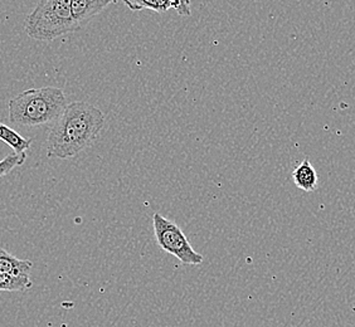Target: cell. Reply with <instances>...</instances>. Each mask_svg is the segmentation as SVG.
Segmentation results:
<instances>
[{"label":"cell","mask_w":355,"mask_h":327,"mask_svg":"<svg viewBox=\"0 0 355 327\" xmlns=\"http://www.w3.org/2000/svg\"><path fill=\"white\" fill-rule=\"evenodd\" d=\"M103 125L105 115L94 105L85 101L69 103L48 134V157L66 160L78 155L95 141Z\"/></svg>","instance_id":"6da1fadb"},{"label":"cell","mask_w":355,"mask_h":327,"mask_svg":"<svg viewBox=\"0 0 355 327\" xmlns=\"http://www.w3.org/2000/svg\"><path fill=\"white\" fill-rule=\"evenodd\" d=\"M67 105L63 89L57 87L27 89L9 101V121L18 127L55 125Z\"/></svg>","instance_id":"7a4b0ae2"},{"label":"cell","mask_w":355,"mask_h":327,"mask_svg":"<svg viewBox=\"0 0 355 327\" xmlns=\"http://www.w3.org/2000/svg\"><path fill=\"white\" fill-rule=\"evenodd\" d=\"M71 13V0H42L24 21V30L35 41H55L80 30Z\"/></svg>","instance_id":"3957f363"},{"label":"cell","mask_w":355,"mask_h":327,"mask_svg":"<svg viewBox=\"0 0 355 327\" xmlns=\"http://www.w3.org/2000/svg\"><path fill=\"white\" fill-rule=\"evenodd\" d=\"M153 227L157 243L163 251L177 257L183 265L198 266L203 263V256L191 247L184 232L175 222L155 213Z\"/></svg>","instance_id":"277c9868"},{"label":"cell","mask_w":355,"mask_h":327,"mask_svg":"<svg viewBox=\"0 0 355 327\" xmlns=\"http://www.w3.org/2000/svg\"><path fill=\"white\" fill-rule=\"evenodd\" d=\"M123 4L131 10H143L149 9L157 13H165L169 9L177 10L183 17L191 15V1L184 0H135V1H123Z\"/></svg>","instance_id":"5b68a950"},{"label":"cell","mask_w":355,"mask_h":327,"mask_svg":"<svg viewBox=\"0 0 355 327\" xmlns=\"http://www.w3.org/2000/svg\"><path fill=\"white\" fill-rule=\"evenodd\" d=\"M112 3L110 0H71V13L73 21L83 27Z\"/></svg>","instance_id":"8992f818"},{"label":"cell","mask_w":355,"mask_h":327,"mask_svg":"<svg viewBox=\"0 0 355 327\" xmlns=\"http://www.w3.org/2000/svg\"><path fill=\"white\" fill-rule=\"evenodd\" d=\"M33 263L28 259L17 258L0 247V272L13 277H29Z\"/></svg>","instance_id":"52a82bcc"},{"label":"cell","mask_w":355,"mask_h":327,"mask_svg":"<svg viewBox=\"0 0 355 327\" xmlns=\"http://www.w3.org/2000/svg\"><path fill=\"white\" fill-rule=\"evenodd\" d=\"M294 183L299 189L304 191H314L318 186V174L314 166L305 159L293 171Z\"/></svg>","instance_id":"ba28073f"},{"label":"cell","mask_w":355,"mask_h":327,"mask_svg":"<svg viewBox=\"0 0 355 327\" xmlns=\"http://www.w3.org/2000/svg\"><path fill=\"white\" fill-rule=\"evenodd\" d=\"M0 140L3 143H8L17 154H26L33 141L32 139L21 136L12 127L1 123H0Z\"/></svg>","instance_id":"9c48e42d"},{"label":"cell","mask_w":355,"mask_h":327,"mask_svg":"<svg viewBox=\"0 0 355 327\" xmlns=\"http://www.w3.org/2000/svg\"><path fill=\"white\" fill-rule=\"evenodd\" d=\"M32 287L29 277H13L0 272V291L3 292H24Z\"/></svg>","instance_id":"30bf717a"},{"label":"cell","mask_w":355,"mask_h":327,"mask_svg":"<svg viewBox=\"0 0 355 327\" xmlns=\"http://www.w3.org/2000/svg\"><path fill=\"white\" fill-rule=\"evenodd\" d=\"M26 159H27V152L26 154L12 152L7 157H4L0 161V177H6L10 171H13V169L23 165Z\"/></svg>","instance_id":"8fae6325"}]
</instances>
